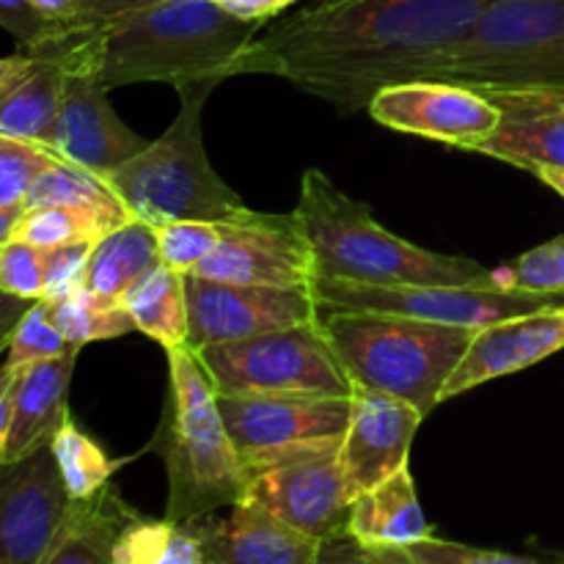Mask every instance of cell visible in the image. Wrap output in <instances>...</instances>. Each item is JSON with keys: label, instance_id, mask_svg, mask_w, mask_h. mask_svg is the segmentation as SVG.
<instances>
[{"label": "cell", "instance_id": "6da1fadb", "mask_svg": "<svg viewBox=\"0 0 564 564\" xmlns=\"http://www.w3.org/2000/svg\"><path fill=\"white\" fill-rule=\"evenodd\" d=\"M490 0H317L257 33L226 69L279 75L339 113L369 108L386 86L438 80Z\"/></svg>", "mask_w": 564, "mask_h": 564}, {"label": "cell", "instance_id": "7a4b0ae2", "mask_svg": "<svg viewBox=\"0 0 564 564\" xmlns=\"http://www.w3.org/2000/svg\"><path fill=\"white\" fill-rule=\"evenodd\" d=\"M259 28V22L240 20L213 0H169L99 28L69 25L47 47L80 55L108 88L130 83L180 88L202 80L224 83L229 64L253 42Z\"/></svg>", "mask_w": 564, "mask_h": 564}, {"label": "cell", "instance_id": "3957f363", "mask_svg": "<svg viewBox=\"0 0 564 564\" xmlns=\"http://www.w3.org/2000/svg\"><path fill=\"white\" fill-rule=\"evenodd\" d=\"M292 215L306 237L314 281L501 286L494 270H485L474 259L427 251L391 235L375 220L367 204L347 196L319 169L303 174Z\"/></svg>", "mask_w": 564, "mask_h": 564}, {"label": "cell", "instance_id": "277c9868", "mask_svg": "<svg viewBox=\"0 0 564 564\" xmlns=\"http://www.w3.org/2000/svg\"><path fill=\"white\" fill-rule=\"evenodd\" d=\"M319 328L352 389L397 397L422 416L444 402L446 380L477 334L468 325L341 308H319Z\"/></svg>", "mask_w": 564, "mask_h": 564}, {"label": "cell", "instance_id": "5b68a950", "mask_svg": "<svg viewBox=\"0 0 564 564\" xmlns=\"http://www.w3.org/2000/svg\"><path fill=\"white\" fill-rule=\"evenodd\" d=\"M215 86V80H202L176 88L182 108L169 130L105 176L132 218L158 229L174 220L226 224L248 213L240 193L220 180L204 149L202 113Z\"/></svg>", "mask_w": 564, "mask_h": 564}, {"label": "cell", "instance_id": "8992f818", "mask_svg": "<svg viewBox=\"0 0 564 564\" xmlns=\"http://www.w3.org/2000/svg\"><path fill=\"white\" fill-rule=\"evenodd\" d=\"M169 352L171 408L158 446L169 468L165 518L191 523L246 494V471L218 411V391L191 347Z\"/></svg>", "mask_w": 564, "mask_h": 564}, {"label": "cell", "instance_id": "52a82bcc", "mask_svg": "<svg viewBox=\"0 0 564 564\" xmlns=\"http://www.w3.org/2000/svg\"><path fill=\"white\" fill-rule=\"evenodd\" d=\"M438 80L474 91H564V0H490Z\"/></svg>", "mask_w": 564, "mask_h": 564}, {"label": "cell", "instance_id": "ba28073f", "mask_svg": "<svg viewBox=\"0 0 564 564\" xmlns=\"http://www.w3.org/2000/svg\"><path fill=\"white\" fill-rule=\"evenodd\" d=\"M339 449L341 435H325L242 457V499L257 501L323 543L347 540L352 499L341 474Z\"/></svg>", "mask_w": 564, "mask_h": 564}, {"label": "cell", "instance_id": "9c48e42d", "mask_svg": "<svg viewBox=\"0 0 564 564\" xmlns=\"http://www.w3.org/2000/svg\"><path fill=\"white\" fill-rule=\"evenodd\" d=\"M196 358L218 394L352 397L356 391L319 319L204 347Z\"/></svg>", "mask_w": 564, "mask_h": 564}, {"label": "cell", "instance_id": "30bf717a", "mask_svg": "<svg viewBox=\"0 0 564 564\" xmlns=\"http://www.w3.org/2000/svg\"><path fill=\"white\" fill-rule=\"evenodd\" d=\"M312 292L319 308L341 312H380L400 317L427 319L446 325H482L521 314L562 306V295L510 290V286H449V284H350V281H312Z\"/></svg>", "mask_w": 564, "mask_h": 564}, {"label": "cell", "instance_id": "8fae6325", "mask_svg": "<svg viewBox=\"0 0 564 564\" xmlns=\"http://www.w3.org/2000/svg\"><path fill=\"white\" fill-rule=\"evenodd\" d=\"M185 295L191 314L185 347L193 352L319 319L312 286L229 284L185 273Z\"/></svg>", "mask_w": 564, "mask_h": 564}, {"label": "cell", "instance_id": "7c38bea8", "mask_svg": "<svg viewBox=\"0 0 564 564\" xmlns=\"http://www.w3.org/2000/svg\"><path fill=\"white\" fill-rule=\"evenodd\" d=\"M33 55H55L64 64V94L53 141V152L61 160L105 180L149 147L119 119L108 99V86L88 61L66 47H47Z\"/></svg>", "mask_w": 564, "mask_h": 564}, {"label": "cell", "instance_id": "4fadbf2b", "mask_svg": "<svg viewBox=\"0 0 564 564\" xmlns=\"http://www.w3.org/2000/svg\"><path fill=\"white\" fill-rule=\"evenodd\" d=\"M77 501L61 479L50 444L0 466V562L42 564Z\"/></svg>", "mask_w": 564, "mask_h": 564}, {"label": "cell", "instance_id": "5bb4252c", "mask_svg": "<svg viewBox=\"0 0 564 564\" xmlns=\"http://www.w3.org/2000/svg\"><path fill=\"white\" fill-rule=\"evenodd\" d=\"M220 242L193 273L229 284L312 286L314 268L295 215L253 213L218 224Z\"/></svg>", "mask_w": 564, "mask_h": 564}, {"label": "cell", "instance_id": "9a60e30c", "mask_svg": "<svg viewBox=\"0 0 564 564\" xmlns=\"http://www.w3.org/2000/svg\"><path fill=\"white\" fill-rule=\"evenodd\" d=\"M369 116L389 130L479 152L499 127V108L482 91L449 80L386 86L369 102Z\"/></svg>", "mask_w": 564, "mask_h": 564}, {"label": "cell", "instance_id": "2e32d148", "mask_svg": "<svg viewBox=\"0 0 564 564\" xmlns=\"http://www.w3.org/2000/svg\"><path fill=\"white\" fill-rule=\"evenodd\" d=\"M218 411L224 416L237 455L295 441L345 435L352 413V397L328 394H218Z\"/></svg>", "mask_w": 564, "mask_h": 564}, {"label": "cell", "instance_id": "e0dca14e", "mask_svg": "<svg viewBox=\"0 0 564 564\" xmlns=\"http://www.w3.org/2000/svg\"><path fill=\"white\" fill-rule=\"evenodd\" d=\"M422 413L380 391H352V413L341 435L339 463L350 499L408 468Z\"/></svg>", "mask_w": 564, "mask_h": 564}, {"label": "cell", "instance_id": "ac0fdd59", "mask_svg": "<svg viewBox=\"0 0 564 564\" xmlns=\"http://www.w3.org/2000/svg\"><path fill=\"white\" fill-rule=\"evenodd\" d=\"M560 350H564L562 306L482 325L446 380L441 400L446 402L496 378L523 372Z\"/></svg>", "mask_w": 564, "mask_h": 564}, {"label": "cell", "instance_id": "d6986e66", "mask_svg": "<svg viewBox=\"0 0 564 564\" xmlns=\"http://www.w3.org/2000/svg\"><path fill=\"white\" fill-rule=\"evenodd\" d=\"M226 518H198L207 564H319L323 540L290 527L251 499L229 507Z\"/></svg>", "mask_w": 564, "mask_h": 564}, {"label": "cell", "instance_id": "ffe728a7", "mask_svg": "<svg viewBox=\"0 0 564 564\" xmlns=\"http://www.w3.org/2000/svg\"><path fill=\"white\" fill-rule=\"evenodd\" d=\"M501 119L479 152L538 174L564 169V108L554 91H482Z\"/></svg>", "mask_w": 564, "mask_h": 564}, {"label": "cell", "instance_id": "44dd1931", "mask_svg": "<svg viewBox=\"0 0 564 564\" xmlns=\"http://www.w3.org/2000/svg\"><path fill=\"white\" fill-rule=\"evenodd\" d=\"M77 352H80V347H72L64 356L17 369L3 463L20 460L39 446L50 444L61 424L66 422V416H69L66 400H69Z\"/></svg>", "mask_w": 564, "mask_h": 564}, {"label": "cell", "instance_id": "7402d4cb", "mask_svg": "<svg viewBox=\"0 0 564 564\" xmlns=\"http://www.w3.org/2000/svg\"><path fill=\"white\" fill-rule=\"evenodd\" d=\"M347 538L358 549H391L433 538V529L419 505L411 468H402L352 501Z\"/></svg>", "mask_w": 564, "mask_h": 564}, {"label": "cell", "instance_id": "603a6c76", "mask_svg": "<svg viewBox=\"0 0 564 564\" xmlns=\"http://www.w3.org/2000/svg\"><path fill=\"white\" fill-rule=\"evenodd\" d=\"M61 94L64 64L55 55H33L25 75L9 91L0 94V135L36 143L53 152Z\"/></svg>", "mask_w": 564, "mask_h": 564}, {"label": "cell", "instance_id": "cb8c5ba5", "mask_svg": "<svg viewBox=\"0 0 564 564\" xmlns=\"http://www.w3.org/2000/svg\"><path fill=\"white\" fill-rule=\"evenodd\" d=\"M158 264V229L132 218L94 242L86 275H83V290L105 301L121 303L124 292Z\"/></svg>", "mask_w": 564, "mask_h": 564}, {"label": "cell", "instance_id": "d4e9b609", "mask_svg": "<svg viewBox=\"0 0 564 564\" xmlns=\"http://www.w3.org/2000/svg\"><path fill=\"white\" fill-rule=\"evenodd\" d=\"M132 516L135 512L110 485L94 499L77 501L75 516L69 518L42 564H116V540Z\"/></svg>", "mask_w": 564, "mask_h": 564}, {"label": "cell", "instance_id": "484cf974", "mask_svg": "<svg viewBox=\"0 0 564 564\" xmlns=\"http://www.w3.org/2000/svg\"><path fill=\"white\" fill-rule=\"evenodd\" d=\"M124 308L130 312L135 330L147 334L165 350L187 345V314L185 275L176 270L158 264L143 279H138L121 297Z\"/></svg>", "mask_w": 564, "mask_h": 564}, {"label": "cell", "instance_id": "4316f807", "mask_svg": "<svg viewBox=\"0 0 564 564\" xmlns=\"http://www.w3.org/2000/svg\"><path fill=\"white\" fill-rule=\"evenodd\" d=\"M33 207L86 209V213H94L102 220H108L113 229H119L127 220H132V215L127 213L121 198L110 191V185L102 176L91 174V171L80 169L75 163H66V160H55L33 182L31 193L25 198V209Z\"/></svg>", "mask_w": 564, "mask_h": 564}, {"label": "cell", "instance_id": "83f0119b", "mask_svg": "<svg viewBox=\"0 0 564 564\" xmlns=\"http://www.w3.org/2000/svg\"><path fill=\"white\" fill-rule=\"evenodd\" d=\"M113 560L116 564H207V551L193 521H149L135 512L116 540Z\"/></svg>", "mask_w": 564, "mask_h": 564}, {"label": "cell", "instance_id": "f1b7e54d", "mask_svg": "<svg viewBox=\"0 0 564 564\" xmlns=\"http://www.w3.org/2000/svg\"><path fill=\"white\" fill-rule=\"evenodd\" d=\"M44 303H47L53 325L72 347H86L88 341L116 339V336L135 330V323H132L124 303L105 301V297L91 295L83 286L72 292V295Z\"/></svg>", "mask_w": 564, "mask_h": 564}, {"label": "cell", "instance_id": "f546056e", "mask_svg": "<svg viewBox=\"0 0 564 564\" xmlns=\"http://www.w3.org/2000/svg\"><path fill=\"white\" fill-rule=\"evenodd\" d=\"M50 449H53L55 463H58L61 479H64L66 490H69L75 501H88L97 494H102L110 485L116 468L121 466V460H110L99 449L97 441L72 422V416H66L58 433L53 435Z\"/></svg>", "mask_w": 564, "mask_h": 564}, {"label": "cell", "instance_id": "4dcf8cb0", "mask_svg": "<svg viewBox=\"0 0 564 564\" xmlns=\"http://www.w3.org/2000/svg\"><path fill=\"white\" fill-rule=\"evenodd\" d=\"M113 226L102 220L99 215L86 213L75 207H33L20 215L14 226L17 240H25L36 248L64 246V242L77 240H102L110 235Z\"/></svg>", "mask_w": 564, "mask_h": 564}, {"label": "cell", "instance_id": "1f68e13d", "mask_svg": "<svg viewBox=\"0 0 564 564\" xmlns=\"http://www.w3.org/2000/svg\"><path fill=\"white\" fill-rule=\"evenodd\" d=\"M356 554L364 564H543L527 556L474 549V545L438 538H424L408 545H391V549H358L356 545Z\"/></svg>", "mask_w": 564, "mask_h": 564}, {"label": "cell", "instance_id": "d6a6232c", "mask_svg": "<svg viewBox=\"0 0 564 564\" xmlns=\"http://www.w3.org/2000/svg\"><path fill=\"white\" fill-rule=\"evenodd\" d=\"M66 350H72V345L61 336V330L55 328L53 319H50L47 303L33 301L31 308L22 314L14 334H11L3 367L17 372V369H25L31 367V364L64 356Z\"/></svg>", "mask_w": 564, "mask_h": 564}, {"label": "cell", "instance_id": "836d02e7", "mask_svg": "<svg viewBox=\"0 0 564 564\" xmlns=\"http://www.w3.org/2000/svg\"><path fill=\"white\" fill-rule=\"evenodd\" d=\"M55 160L61 158L50 149L0 135V207H25L33 182Z\"/></svg>", "mask_w": 564, "mask_h": 564}, {"label": "cell", "instance_id": "e575fe53", "mask_svg": "<svg viewBox=\"0 0 564 564\" xmlns=\"http://www.w3.org/2000/svg\"><path fill=\"white\" fill-rule=\"evenodd\" d=\"M496 279L510 290L564 295V235L521 253L516 264H510L507 270H496Z\"/></svg>", "mask_w": 564, "mask_h": 564}, {"label": "cell", "instance_id": "d590c367", "mask_svg": "<svg viewBox=\"0 0 564 564\" xmlns=\"http://www.w3.org/2000/svg\"><path fill=\"white\" fill-rule=\"evenodd\" d=\"M218 224H207V220H174V224L158 226L160 264L182 275L193 273L218 248Z\"/></svg>", "mask_w": 564, "mask_h": 564}, {"label": "cell", "instance_id": "8d00e7d4", "mask_svg": "<svg viewBox=\"0 0 564 564\" xmlns=\"http://www.w3.org/2000/svg\"><path fill=\"white\" fill-rule=\"evenodd\" d=\"M0 290L25 301H42L44 295V262L42 248L25 240H6L0 246Z\"/></svg>", "mask_w": 564, "mask_h": 564}, {"label": "cell", "instance_id": "74e56055", "mask_svg": "<svg viewBox=\"0 0 564 564\" xmlns=\"http://www.w3.org/2000/svg\"><path fill=\"white\" fill-rule=\"evenodd\" d=\"M91 251H94V240H77V242H64V246L42 248V262H44L42 301H55V297L72 295L75 290H80Z\"/></svg>", "mask_w": 564, "mask_h": 564}, {"label": "cell", "instance_id": "f35d334b", "mask_svg": "<svg viewBox=\"0 0 564 564\" xmlns=\"http://www.w3.org/2000/svg\"><path fill=\"white\" fill-rule=\"evenodd\" d=\"M0 28L14 36L20 53H39L69 25L47 20L31 0H0Z\"/></svg>", "mask_w": 564, "mask_h": 564}, {"label": "cell", "instance_id": "ab89813d", "mask_svg": "<svg viewBox=\"0 0 564 564\" xmlns=\"http://www.w3.org/2000/svg\"><path fill=\"white\" fill-rule=\"evenodd\" d=\"M160 3H169V0H75L72 28H99L116 17L135 14Z\"/></svg>", "mask_w": 564, "mask_h": 564}, {"label": "cell", "instance_id": "60d3db41", "mask_svg": "<svg viewBox=\"0 0 564 564\" xmlns=\"http://www.w3.org/2000/svg\"><path fill=\"white\" fill-rule=\"evenodd\" d=\"M213 3H218L220 9L240 17V20L259 22V25H262L264 20L281 14V11H286L292 3H297V0H213Z\"/></svg>", "mask_w": 564, "mask_h": 564}, {"label": "cell", "instance_id": "b9f144b4", "mask_svg": "<svg viewBox=\"0 0 564 564\" xmlns=\"http://www.w3.org/2000/svg\"><path fill=\"white\" fill-rule=\"evenodd\" d=\"M33 301H25V297H14L6 290H0V352L9 350V341L14 328L20 325L22 314L31 308Z\"/></svg>", "mask_w": 564, "mask_h": 564}, {"label": "cell", "instance_id": "7bdbcfd3", "mask_svg": "<svg viewBox=\"0 0 564 564\" xmlns=\"http://www.w3.org/2000/svg\"><path fill=\"white\" fill-rule=\"evenodd\" d=\"M14 375L11 369L0 367V466H3V449L6 435H9L11 424V389H14Z\"/></svg>", "mask_w": 564, "mask_h": 564}, {"label": "cell", "instance_id": "ee69618b", "mask_svg": "<svg viewBox=\"0 0 564 564\" xmlns=\"http://www.w3.org/2000/svg\"><path fill=\"white\" fill-rule=\"evenodd\" d=\"M31 64H33L31 53H17V55H6V58H0V94L9 91V88L25 75Z\"/></svg>", "mask_w": 564, "mask_h": 564}, {"label": "cell", "instance_id": "f6af8a7d", "mask_svg": "<svg viewBox=\"0 0 564 564\" xmlns=\"http://www.w3.org/2000/svg\"><path fill=\"white\" fill-rule=\"evenodd\" d=\"M319 564H364L356 554V543L350 538L336 540V543H325L323 562Z\"/></svg>", "mask_w": 564, "mask_h": 564}, {"label": "cell", "instance_id": "bcb514c9", "mask_svg": "<svg viewBox=\"0 0 564 564\" xmlns=\"http://www.w3.org/2000/svg\"><path fill=\"white\" fill-rule=\"evenodd\" d=\"M47 20L58 22V25H72L75 17V0H31Z\"/></svg>", "mask_w": 564, "mask_h": 564}, {"label": "cell", "instance_id": "7dc6e473", "mask_svg": "<svg viewBox=\"0 0 564 564\" xmlns=\"http://www.w3.org/2000/svg\"><path fill=\"white\" fill-rule=\"evenodd\" d=\"M22 213H25V207H0V246H3L6 240H11L17 220H20Z\"/></svg>", "mask_w": 564, "mask_h": 564}, {"label": "cell", "instance_id": "c3c4849f", "mask_svg": "<svg viewBox=\"0 0 564 564\" xmlns=\"http://www.w3.org/2000/svg\"><path fill=\"white\" fill-rule=\"evenodd\" d=\"M534 176H538L543 185H549L551 191L560 193V196L564 198V169H540Z\"/></svg>", "mask_w": 564, "mask_h": 564}, {"label": "cell", "instance_id": "681fc988", "mask_svg": "<svg viewBox=\"0 0 564 564\" xmlns=\"http://www.w3.org/2000/svg\"><path fill=\"white\" fill-rule=\"evenodd\" d=\"M554 97L560 99V105H562V108H564V91H554Z\"/></svg>", "mask_w": 564, "mask_h": 564}, {"label": "cell", "instance_id": "f907efd6", "mask_svg": "<svg viewBox=\"0 0 564 564\" xmlns=\"http://www.w3.org/2000/svg\"><path fill=\"white\" fill-rule=\"evenodd\" d=\"M562 314H564V303H562Z\"/></svg>", "mask_w": 564, "mask_h": 564}, {"label": "cell", "instance_id": "816d5d0a", "mask_svg": "<svg viewBox=\"0 0 564 564\" xmlns=\"http://www.w3.org/2000/svg\"><path fill=\"white\" fill-rule=\"evenodd\" d=\"M0 564H3V562H0Z\"/></svg>", "mask_w": 564, "mask_h": 564}]
</instances>
